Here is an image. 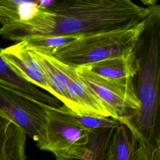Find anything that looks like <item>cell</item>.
Here are the masks:
<instances>
[{
    "mask_svg": "<svg viewBox=\"0 0 160 160\" xmlns=\"http://www.w3.org/2000/svg\"><path fill=\"white\" fill-rule=\"evenodd\" d=\"M149 11L148 6L131 0L52 1L47 7L39 5L28 23L1 26L0 35L17 42L36 36H84L136 25Z\"/></svg>",
    "mask_w": 160,
    "mask_h": 160,
    "instance_id": "obj_1",
    "label": "cell"
},
{
    "mask_svg": "<svg viewBox=\"0 0 160 160\" xmlns=\"http://www.w3.org/2000/svg\"><path fill=\"white\" fill-rule=\"evenodd\" d=\"M142 2L149 11L134 47L138 71L133 83L140 106L121 123L152 152L160 147V5L157 1Z\"/></svg>",
    "mask_w": 160,
    "mask_h": 160,
    "instance_id": "obj_2",
    "label": "cell"
},
{
    "mask_svg": "<svg viewBox=\"0 0 160 160\" xmlns=\"http://www.w3.org/2000/svg\"><path fill=\"white\" fill-rule=\"evenodd\" d=\"M144 19L128 28L81 36L51 56L76 68L121 55L134 46Z\"/></svg>",
    "mask_w": 160,
    "mask_h": 160,
    "instance_id": "obj_3",
    "label": "cell"
},
{
    "mask_svg": "<svg viewBox=\"0 0 160 160\" xmlns=\"http://www.w3.org/2000/svg\"><path fill=\"white\" fill-rule=\"evenodd\" d=\"M46 120L42 139L36 144L41 150L52 153L57 159L82 158L86 151L91 131L72 121L55 107L42 104Z\"/></svg>",
    "mask_w": 160,
    "mask_h": 160,
    "instance_id": "obj_4",
    "label": "cell"
},
{
    "mask_svg": "<svg viewBox=\"0 0 160 160\" xmlns=\"http://www.w3.org/2000/svg\"><path fill=\"white\" fill-rule=\"evenodd\" d=\"M82 80L104 103L111 118L120 122L129 118L139 108L133 79H111L99 76L83 67L76 68Z\"/></svg>",
    "mask_w": 160,
    "mask_h": 160,
    "instance_id": "obj_5",
    "label": "cell"
},
{
    "mask_svg": "<svg viewBox=\"0 0 160 160\" xmlns=\"http://www.w3.org/2000/svg\"><path fill=\"white\" fill-rule=\"evenodd\" d=\"M42 102L0 84V114L19 126L36 144L41 141L46 120Z\"/></svg>",
    "mask_w": 160,
    "mask_h": 160,
    "instance_id": "obj_6",
    "label": "cell"
},
{
    "mask_svg": "<svg viewBox=\"0 0 160 160\" xmlns=\"http://www.w3.org/2000/svg\"><path fill=\"white\" fill-rule=\"evenodd\" d=\"M58 61L68 79L67 91L69 109L80 115L111 118L108 108L82 80L76 68Z\"/></svg>",
    "mask_w": 160,
    "mask_h": 160,
    "instance_id": "obj_7",
    "label": "cell"
},
{
    "mask_svg": "<svg viewBox=\"0 0 160 160\" xmlns=\"http://www.w3.org/2000/svg\"><path fill=\"white\" fill-rule=\"evenodd\" d=\"M1 55L19 76L50 94V89L40 67L23 41L2 49Z\"/></svg>",
    "mask_w": 160,
    "mask_h": 160,
    "instance_id": "obj_8",
    "label": "cell"
},
{
    "mask_svg": "<svg viewBox=\"0 0 160 160\" xmlns=\"http://www.w3.org/2000/svg\"><path fill=\"white\" fill-rule=\"evenodd\" d=\"M151 154L150 149L121 123L112 133L105 160H150Z\"/></svg>",
    "mask_w": 160,
    "mask_h": 160,
    "instance_id": "obj_9",
    "label": "cell"
},
{
    "mask_svg": "<svg viewBox=\"0 0 160 160\" xmlns=\"http://www.w3.org/2000/svg\"><path fill=\"white\" fill-rule=\"evenodd\" d=\"M134 47L121 55L80 67H83L92 74L108 79L134 78L138 71Z\"/></svg>",
    "mask_w": 160,
    "mask_h": 160,
    "instance_id": "obj_10",
    "label": "cell"
},
{
    "mask_svg": "<svg viewBox=\"0 0 160 160\" xmlns=\"http://www.w3.org/2000/svg\"><path fill=\"white\" fill-rule=\"evenodd\" d=\"M28 49L41 69L51 96L69 108L70 102L67 91L68 79L61 69L58 60L51 56Z\"/></svg>",
    "mask_w": 160,
    "mask_h": 160,
    "instance_id": "obj_11",
    "label": "cell"
},
{
    "mask_svg": "<svg viewBox=\"0 0 160 160\" xmlns=\"http://www.w3.org/2000/svg\"><path fill=\"white\" fill-rule=\"evenodd\" d=\"M26 133L0 114V160H26Z\"/></svg>",
    "mask_w": 160,
    "mask_h": 160,
    "instance_id": "obj_12",
    "label": "cell"
},
{
    "mask_svg": "<svg viewBox=\"0 0 160 160\" xmlns=\"http://www.w3.org/2000/svg\"><path fill=\"white\" fill-rule=\"evenodd\" d=\"M1 50L0 48V84L21 91L43 104L55 108L60 106V102L57 99L19 76L2 58Z\"/></svg>",
    "mask_w": 160,
    "mask_h": 160,
    "instance_id": "obj_13",
    "label": "cell"
},
{
    "mask_svg": "<svg viewBox=\"0 0 160 160\" xmlns=\"http://www.w3.org/2000/svg\"><path fill=\"white\" fill-rule=\"evenodd\" d=\"M38 9L37 1L0 0V24L1 26L27 24Z\"/></svg>",
    "mask_w": 160,
    "mask_h": 160,
    "instance_id": "obj_14",
    "label": "cell"
},
{
    "mask_svg": "<svg viewBox=\"0 0 160 160\" xmlns=\"http://www.w3.org/2000/svg\"><path fill=\"white\" fill-rule=\"evenodd\" d=\"M115 129L106 128L91 131L86 151L82 158L55 160H105L106 151Z\"/></svg>",
    "mask_w": 160,
    "mask_h": 160,
    "instance_id": "obj_15",
    "label": "cell"
},
{
    "mask_svg": "<svg viewBox=\"0 0 160 160\" xmlns=\"http://www.w3.org/2000/svg\"><path fill=\"white\" fill-rule=\"evenodd\" d=\"M81 36L52 35L31 36L22 41L27 48L53 56L61 48L65 47Z\"/></svg>",
    "mask_w": 160,
    "mask_h": 160,
    "instance_id": "obj_16",
    "label": "cell"
},
{
    "mask_svg": "<svg viewBox=\"0 0 160 160\" xmlns=\"http://www.w3.org/2000/svg\"><path fill=\"white\" fill-rule=\"evenodd\" d=\"M55 108L58 112L68 117L72 121L89 131L106 128L115 129L121 124V122L119 121L112 118L98 117L76 114L64 104L60 105Z\"/></svg>",
    "mask_w": 160,
    "mask_h": 160,
    "instance_id": "obj_17",
    "label": "cell"
},
{
    "mask_svg": "<svg viewBox=\"0 0 160 160\" xmlns=\"http://www.w3.org/2000/svg\"><path fill=\"white\" fill-rule=\"evenodd\" d=\"M150 160H160V147L152 152Z\"/></svg>",
    "mask_w": 160,
    "mask_h": 160,
    "instance_id": "obj_18",
    "label": "cell"
}]
</instances>
